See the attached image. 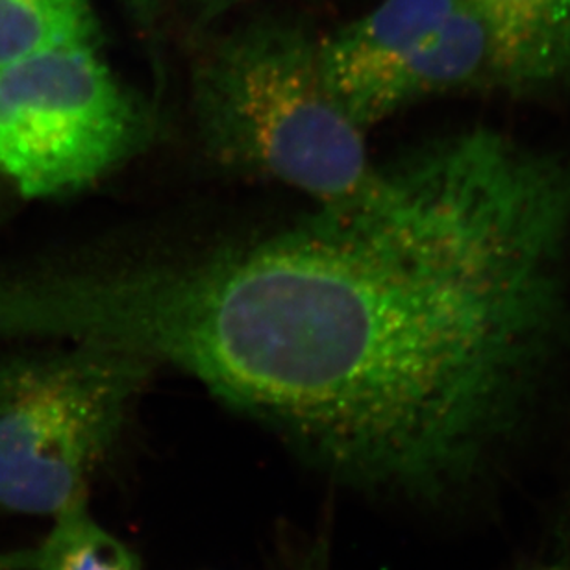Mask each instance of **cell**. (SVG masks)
Listing matches in <instances>:
<instances>
[{"label":"cell","mask_w":570,"mask_h":570,"mask_svg":"<svg viewBox=\"0 0 570 570\" xmlns=\"http://www.w3.org/2000/svg\"><path fill=\"white\" fill-rule=\"evenodd\" d=\"M45 330L197 380L343 488L441 500L527 380L538 293L494 209L407 178L356 217L91 262L33 298Z\"/></svg>","instance_id":"cell-1"},{"label":"cell","mask_w":570,"mask_h":570,"mask_svg":"<svg viewBox=\"0 0 570 570\" xmlns=\"http://www.w3.org/2000/svg\"><path fill=\"white\" fill-rule=\"evenodd\" d=\"M195 127L226 169L281 181L354 217L387 191L362 128L326 86L318 38L284 17H262L215 39L191 72Z\"/></svg>","instance_id":"cell-2"},{"label":"cell","mask_w":570,"mask_h":570,"mask_svg":"<svg viewBox=\"0 0 570 570\" xmlns=\"http://www.w3.org/2000/svg\"><path fill=\"white\" fill-rule=\"evenodd\" d=\"M156 368L80 341L0 362V511L55 517L88 502Z\"/></svg>","instance_id":"cell-3"},{"label":"cell","mask_w":570,"mask_h":570,"mask_svg":"<svg viewBox=\"0 0 570 570\" xmlns=\"http://www.w3.org/2000/svg\"><path fill=\"white\" fill-rule=\"evenodd\" d=\"M153 127L99 45L56 47L0 69V170L24 197L91 186L142 150Z\"/></svg>","instance_id":"cell-4"},{"label":"cell","mask_w":570,"mask_h":570,"mask_svg":"<svg viewBox=\"0 0 570 570\" xmlns=\"http://www.w3.org/2000/svg\"><path fill=\"white\" fill-rule=\"evenodd\" d=\"M466 0H382L318 39L330 91L362 130L430 95L474 88L488 75L489 39L460 10Z\"/></svg>","instance_id":"cell-5"},{"label":"cell","mask_w":570,"mask_h":570,"mask_svg":"<svg viewBox=\"0 0 570 570\" xmlns=\"http://www.w3.org/2000/svg\"><path fill=\"white\" fill-rule=\"evenodd\" d=\"M488 22L510 82L570 72V0H466Z\"/></svg>","instance_id":"cell-6"},{"label":"cell","mask_w":570,"mask_h":570,"mask_svg":"<svg viewBox=\"0 0 570 570\" xmlns=\"http://www.w3.org/2000/svg\"><path fill=\"white\" fill-rule=\"evenodd\" d=\"M100 43L89 0H0V69L43 50Z\"/></svg>","instance_id":"cell-7"},{"label":"cell","mask_w":570,"mask_h":570,"mask_svg":"<svg viewBox=\"0 0 570 570\" xmlns=\"http://www.w3.org/2000/svg\"><path fill=\"white\" fill-rule=\"evenodd\" d=\"M52 519L47 538L32 549L30 570H142L138 554L95 521L88 502Z\"/></svg>","instance_id":"cell-8"},{"label":"cell","mask_w":570,"mask_h":570,"mask_svg":"<svg viewBox=\"0 0 570 570\" xmlns=\"http://www.w3.org/2000/svg\"><path fill=\"white\" fill-rule=\"evenodd\" d=\"M127 10L132 13L134 19L141 24V27H153L156 19H158L159 8L164 0H122Z\"/></svg>","instance_id":"cell-9"},{"label":"cell","mask_w":570,"mask_h":570,"mask_svg":"<svg viewBox=\"0 0 570 570\" xmlns=\"http://www.w3.org/2000/svg\"><path fill=\"white\" fill-rule=\"evenodd\" d=\"M243 0H193L195 10L203 21H214L217 17L223 16L237 4H242Z\"/></svg>","instance_id":"cell-10"},{"label":"cell","mask_w":570,"mask_h":570,"mask_svg":"<svg viewBox=\"0 0 570 570\" xmlns=\"http://www.w3.org/2000/svg\"><path fill=\"white\" fill-rule=\"evenodd\" d=\"M32 569V549L0 552V570Z\"/></svg>","instance_id":"cell-11"},{"label":"cell","mask_w":570,"mask_h":570,"mask_svg":"<svg viewBox=\"0 0 570 570\" xmlns=\"http://www.w3.org/2000/svg\"><path fill=\"white\" fill-rule=\"evenodd\" d=\"M556 570H570V567H567V569H556Z\"/></svg>","instance_id":"cell-12"}]
</instances>
